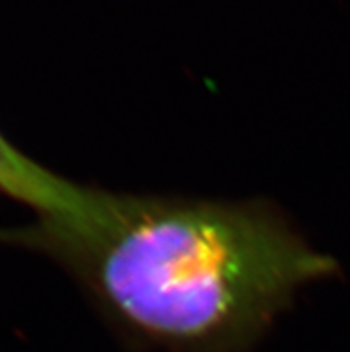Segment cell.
Instances as JSON below:
<instances>
[{
    "label": "cell",
    "mask_w": 350,
    "mask_h": 352,
    "mask_svg": "<svg viewBox=\"0 0 350 352\" xmlns=\"http://www.w3.org/2000/svg\"><path fill=\"white\" fill-rule=\"evenodd\" d=\"M31 226L0 240L67 270L129 344L252 352L298 292L340 274L263 199L136 195L50 174Z\"/></svg>",
    "instance_id": "1"
}]
</instances>
